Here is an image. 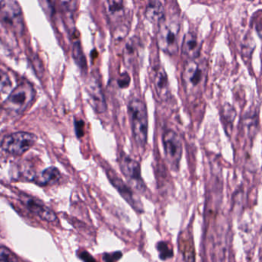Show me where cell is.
<instances>
[{
  "label": "cell",
  "instance_id": "obj_1",
  "mask_svg": "<svg viewBox=\"0 0 262 262\" xmlns=\"http://www.w3.org/2000/svg\"><path fill=\"white\" fill-rule=\"evenodd\" d=\"M127 108L135 142L138 146L144 148L148 141V116L146 105L143 101L134 98L129 101Z\"/></svg>",
  "mask_w": 262,
  "mask_h": 262
},
{
  "label": "cell",
  "instance_id": "obj_2",
  "mask_svg": "<svg viewBox=\"0 0 262 262\" xmlns=\"http://www.w3.org/2000/svg\"><path fill=\"white\" fill-rule=\"evenodd\" d=\"M207 81V66L205 62L187 61L182 73V82L188 97L197 98L202 93Z\"/></svg>",
  "mask_w": 262,
  "mask_h": 262
},
{
  "label": "cell",
  "instance_id": "obj_3",
  "mask_svg": "<svg viewBox=\"0 0 262 262\" xmlns=\"http://www.w3.org/2000/svg\"><path fill=\"white\" fill-rule=\"evenodd\" d=\"M181 25L177 16L165 18L159 25L157 34L158 47L164 53L174 56L179 52V33Z\"/></svg>",
  "mask_w": 262,
  "mask_h": 262
},
{
  "label": "cell",
  "instance_id": "obj_4",
  "mask_svg": "<svg viewBox=\"0 0 262 262\" xmlns=\"http://www.w3.org/2000/svg\"><path fill=\"white\" fill-rule=\"evenodd\" d=\"M35 96L36 91L33 85L28 82H22L12 90L4 107L12 114H22L32 105Z\"/></svg>",
  "mask_w": 262,
  "mask_h": 262
},
{
  "label": "cell",
  "instance_id": "obj_5",
  "mask_svg": "<svg viewBox=\"0 0 262 262\" xmlns=\"http://www.w3.org/2000/svg\"><path fill=\"white\" fill-rule=\"evenodd\" d=\"M118 162L121 171L127 179L129 186L139 192L145 194L146 185L142 179L140 164L139 162L130 157L124 151L119 152Z\"/></svg>",
  "mask_w": 262,
  "mask_h": 262
},
{
  "label": "cell",
  "instance_id": "obj_6",
  "mask_svg": "<svg viewBox=\"0 0 262 262\" xmlns=\"http://www.w3.org/2000/svg\"><path fill=\"white\" fill-rule=\"evenodd\" d=\"M165 159L173 171H179L182 156V142L179 135L173 129L165 130L162 136Z\"/></svg>",
  "mask_w": 262,
  "mask_h": 262
},
{
  "label": "cell",
  "instance_id": "obj_7",
  "mask_svg": "<svg viewBox=\"0 0 262 262\" xmlns=\"http://www.w3.org/2000/svg\"><path fill=\"white\" fill-rule=\"evenodd\" d=\"M36 136L31 133L19 132L6 136L1 147L4 151L14 156H21L30 150L36 142Z\"/></svg>",
  "mask_w": 262,
  "mask_h": 262
},
{
  "label": "cell",
  "instance_id": "obj_8",
  "mask_svg": "<svg viewBox=\"0 0 262 262\" xmlns=\"http://www.w3.org/2000/svg\"><path fill=\"white\" fill-rule=\"evenodd\" d=\"M0 17L18 33L24 30V16L20 6L16 1H0Z\"/></svg>",
  "mask_w": 262,
  "mask_h": 262
},
{
  "label": "cell",
  "instance_id": "obj_9",
  "mask_svg": "<svg viewBox=\"0 0 262 262\" xmlns=\"http://www.w3.org/2000/svg\"><path fill=\"white\" fill-rule=\"evenodd\" d=\"M107 176L110 179L112 185L119 191L120 195L128 202V205L137 212L142 213L144 211L143 205L140 199L135 194L133 188L128 186L122 179H121L114 171L112 170H107Z\"/></svg>",
  "mask_w": 262,
  "mask_h": 262
},
{
  "label": "cell",
  "instance_id": "obj_10",
  "mask_svg": "<svg viewBox=\"0 0 262 262\" xmlns=\"http://www.w3.org/2000/svg\"><path fill=\"white\" fill-rule=\"evenodd\" d=\"M21 202L33 214L40 217L42 220L48 222H53L56 220V213L49 208L42 201L33 196L29 195L25 193H21L19 195Z\"/></svg>",
  "mask_w": 262,
  "mask_h": 262
},
{
  "label": "cell",
  "instance_id": "obj_11",
  "mask_svg": "<svg viewBox=\"0 0 262 262\" xmlns=\"http://www.w3.org/2000/svg\"><path fill=\"white\" fill-rule=\"evenodd\" d=\"M86 90L90 104L95 111L98 113H105L107 110L106 101L100 82L96 77H92L89 81Z\"/></svg>",
  "mask_w": 262,
  "mask_h": 262
},
{
  "label": "cell",
  "instance_id": "obj_12",
  "mask_svg": "<svg viewBox=\"0 0 262 262\" xmlns=\"http://www.w3.org/2000/svg\"><path fill=\"white\" fill-rule=\"evenodd\" d=\"M202 42L194 32L185 33L182 39V54L187 61L195 60L200 56Z\"/></svg>",
  "mask_w": 262,
  "mask_h": 262
},
{
  "label": "cell",
  "instance_id": "obj_13",
  "mask_svg": "<svg viewBox=\"0 0 262 262\" xmlns=\"http://www.w3.org/2000/svg\"><path fill=\"white\" fill-rule=\"evenodd\" d=\"M153 82L159 99L162 101L168 100L171 97V90L168 75L163 67H157L155 69Z\"/></svg>",
  "mask_w": 262,
  "mask_h": 262
},
{
  "label": "cell",
  "instance_id": "obj_14",
  "mask_svg": "<svg viewBox=\"0 0 262 262\" xmlns=\"http://www.w3.org/2000/svg\"><path fill=\"white\" fill-rule=\"evenodd\" d=\"M145 18L154 24L159 25L165 19V7L161 1H150L146 6Z\"/></svg>",
  "mask_w": 262,
  "mask_h": 262
},
{
  "label": "cell",
  "instance_id": "obj_15",
  "mask_svg": "<svg viewBox=\"0 0 262 262\" xmlns=\"http://www.w3.org/2000/svg\"><path fill=\"white\" fill-rule=\"evenodd\" d=\"M60 178L61 174L59 169L56 167H50L40 174L35 176L33 181L40 186H48L57 183Z\"/></svg>",
  "mask_w": 262,
  "mask_h": 262
},
{
  "label": "cell",
  "instance_id": "obj_16",
  "mask_svg": "<svg viewBox=\"0 0 262 262\" xmlns=\"http://www.w3.org/2000/svg\"><path fill=\"white\" fill-rule=\"evenodd\" d=\"M221 119L225 126V131L228 135V130H232L234 119L237 116L235 108L229 103H225L220 111Z\"/></svg>",
  "mask_w": 262,
  "mask_h": 262
},
{
  "label": "cell",
  "instance_id": "obj_17",
  "mask_svg": "<svg viewBox=\"0 0 262 262\" xmlns=\"http://www.w3.org/2000/svg\"><path fill=\"white\" fill-rule=\"evenodd\" d=\"M105 9L108 17L113 19H120L124 16L125 6L123 1L120 0H110L105 3Z\"/></svg>",
  "mask_w": 262,
  "mask_h": 262
},
{
  "label": "cell",
  "instance_id": "obj_18",
  "mask_svg": "<svg viewBox=\"0 0 262 262\" xmlns=\"http://www.w3.org/2000/svg\"><path fill=\"white\" fill-rule=\"evenodd\" d=\"M73 58L77 65L82 70H86V60H85V55H84L79 42H74V45H73Z\"/></svg>",
  "mask_w": 262,
  "mask_h": 262
},
{
  "label": "cell",
  "instance_id": "obj_19",
  "mask_svg": "<svg viewBox=\"0 0 262 262\" xmlns=\"http://www.w3.org/2000/svg\"><path fill=\"white\" fill-rule=\"evenodd\" d=\"M13 90V82L7 72L0 69V93H8Z\"/></svg>",
  "mask_w": 262,
  "mask_h": 262
},
{
  "label": "cell",
  "instance_id": "obj_20",
  "mask_svg": "<svg viewBox=\"0 0 262 262\" xmlns=\"http://www.w3.org/2000/svg\"><path fill=\"white\" fill-rule=\"evenodd\" d=\"M156 248H157L159 257L161 260H166L173 257V254H174L173 250L170 248L167 242H158L157 245H156Z\"/></svg>",
  "mask_w": 262,
  "mask_h": 262
},
{
  "label": "cell",
  "instance_id": "obj_21",
  "mask_svg": "<svg viewBox=\"0 0 262 262\" xmlns=\"http://www.w3.org/2000/svg\"><path fill=\"white\" fill-rule=\"evenodd\" d=\"M136 53H137V47H136V42L135 39H131L128 41L125 47V58L126 63H133V61L136 57Z\"/></svg>",
  "mask_w": 262,
  "mask_h": 262
},
{
  "label": "cell",
  "instance_id": "obj_22",
  "mask_svg": "<svg viewBox=\"0 0 262 262\" xmlns=\"http://www.w3.org/2000/svg\"><path fill=\"white\" fill-rule=\"evenodd\" d=\"M0 261L19 262L17 257L8 248L0 246Z\"/></svg>",
  "mask_w": 262,
  "mask_h": 262
},
{
  "label": "cell",
  "instance_id": "obj_23",
  "mask_svg": "<svg viewBox=\"0 0 262 262\" xmlns=\"http://www.w3.org/2000/svg\"><path fill=\"white\" fill-rule=\"evenodd\" d=\"M122 257V253L118 251L113 253H105L102 256L104 262H117Z\"/></svg>",
  "mask_w": 262,
  "mask_h": 262
},
{
  "label": "cell",
  "instance_id": "obj_24",
  "mask_svg": "<svg viewBox=\"0 0 262 262\" xmlns=\"http://www.w3.org/2000/svg\"><path fill=\"white\" fill-rule=\"evenodd\" d=\"M131 82V78L127 73H123L121 74L120 77L118 79V85L121 89L128 88Z\"/></svg>",
  "mask_w": 262,
  "mask_h": 262
},
{
  "label": "cell",
  "instance_id": "obj_25",
  "mask_svg": "<svg viewBox=\"0 0 262 262\" xmlns=\"http://www.w3.org/2000/svg\"><path fill=\"white\" fill-rule=\"evenodd\" d=\"M78 256H79L81 260H83V262H96L94 257L90 253L87 252V251H80Z\"/></svg>",
  "mask_w": 262,
  "mask_h": 262
},
{
  "label": "cell",
  "instance_id": "obj_26",
  "mask_svg": "<svg viewBox=\"0 0 262 262\" xmlns=\"http://www.w3.org/2000/svg\"><path fill=\"white\" fill-rule=\"evenodd\" d=\"M76 133H77L78 136H83L84 134V122L82 121H79L76 122Z\"/></svg>",
  "mask_w": 262,
  "mask_h": 262
},
{
  "label": "cell",
  "instance_id": "obj_27",
  "mask_svg": "<svg viewBox=\"0 0 262 262\" xmlns=\"http://www.w3.org/2000/svg\"><path fill=\"white\" fill-rule=\"evenodd\" d=\"M1 112H2V108L0 107V114H1Z\"/></svg>",
  "mask_w": 262,
  "mask_h": 262
}]
</instances>
